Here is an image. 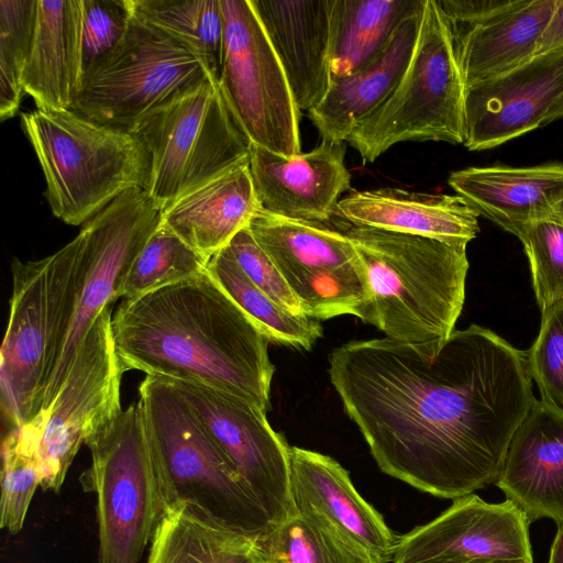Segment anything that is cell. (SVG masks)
<instances>
[{"label":"cell","instance_id":"21","mask_svg":"<svg viewBox=\"0 0 563 563\" xmlns=\"http://www.w3.org/2000/svg\"><path fill=\"white\" fill-rule=\"evenodd\" d=\"M286 74L298 110L328 92L334 0H250Z\"/></svg>","mask_w":563,"mask_h":563},{"label":"cell","instance_id":"37","mask_svg":"<svg viewBox=\"0 0 563 563\" xmlns=\"http://www.w3.org/2000/svg\"><path fill=\"white\" fill-rule=\"evenodd\" d=\"M541 312L539 334L526 351L528 368L541 400L563 412V300Z\"/></svg>","mask_w":563,"mask_h":563},{"label":"cell","instance_id":"39","mask_svg":"<svg viewBox=\"0 0 563 563\" xmlns=\"http://www.w3.org/2000/svg\"><path fill=\"white\" fill-rule=\"evenodd\" d=\"M228 247L249 279L274 302L291 314L306 316L300 301L256 243L249 228L240 231Z\"/></svg>","mask_w":563,"mask_h":563},{"label":"cell","instance_id":"2","mask_svg":"<svg viewBox=\"0 0 563 563\" xmlns=\"http://www.w3.org/2000/svg\"><path fill=\"white\" fill-rule=\"evenodd\" d=\"M111 328L124 372L199 382L267 412L271 340L207 271L123 299Z\"/></svg>","mask_w":563,"mask_h":563},{"label":"cell","instance_id":"41","mask_svg":"<svg viewBox=\"0 0 563 563\" xmlns=\"http://www.w3.org/2000/svg\"><path fill=\"white\" fill-rule=\"evenodd\" d=\"M561 48H563V0H560L538 41L536 56Z\"/></svg>","mask_w":563,"mask_h":563},{"label":"cell","instance_id":"4","mask_svg":"<svg viewBox=\"0 0 563 563\" xmlns=\"http://www.w3.org/2000/svg\"><path fill=\"white\" fill-rule=\"evenodd\" d=\"M10 316L0 351L1 412L9 428L32 422L70 329L81 279L77 235L57 252L11 264Z\"/></svg>","mask_w":563,"mask_h":563},{"label":"cell","instance_id":"20","mask_svg":"<svg viewBox=\"0 0 563 563\" xmlns=\"http://www.w3.org/2000/svg\"><path fill=\"white\" fill-rule=\"evenodd\" d=\"M496 486L529 522L563 525V412L537 400L516 430Z\"/></svg>","mask_w":563,"mask_h":563},{"label":"cell","instance_id":"36","mask_svg":"<svg viewBox=\"0 0 563 563\" xmlns=\"http://www.w3.org/2000/svg\"><path fill=\"white\" fill-rule=\"evenodd\" d=\"M517 238L530 263L532 284L542 310L563 300V223L544 220L523 228Z\"/></svg>","mask_w":563,"mask_h":563},{"label":"cell","instance_id":"1","mask_svg":"<svg viewBox=\"0 0 563 563\" xmlns=\"http://www.w3.org/2000/svg\"><path fill=\"white\" fill-rule=\"evenodd\" d=\"M329 374L378 467L449 499L496 483L536 401L526 351L477 324L430 342L351 341Z\"/></svg>","mask_w":563,"mask_h":563},{"label":"cell","instance_id":"14","mask_svg":"<svg viewBox=\"0 0 563 563\" xmlns=\"http://www.w3.org/2000/svg\"><path fill=\"white\" fill-rule=\"evenodd\" d=\"M112 306L98 314L79 344L55 399L33 420L40 428L41 487L58 494L87 435L121 407L124 369L115 351Z\"/></svg>","mask_w":563,"mask_h":563},{"label":"cell","instance_id":"8","mask_svg":"<svg viewBox=\"0 0 563 563\" xmlns=\"http://www.w3.org/2000/svg\"><path fill=\"white\" fill-rule=\"evenodd\" d=\"M139 396L147 435L176 500L194 501L265 542L275 527L183 395L167 378L146 375Z\"/></svg>","mask_w":563,"mask_h":563},{"label":"cell","instance_id":"38","mask_svg":"<svg viewBox=\"0 0 563 563\" xmlns=\"http://www.w3.org/2000/svg\"><path fill=\"white\" fill-rule=\"evenodd\" d=\"M131 16L129 0H82L84 76L122 41Z\"/></svg>","mask_w":563,"mask_h":563},{"label":"cell","instance_id":"23","mask_svg":"<svg viewBox=\"0 0 563 563\" xmlns=\"http://www.w3.org/2000/svg\"><path fill=\"white\" fill-rule=\"evenodd\" d=\"M336 216L350 225L421 235L465 244L476 238L479 214L459 195L426 194L382 187L353 190Z\"/></svg>","mask_w":563,"mask_h":563},{"label":"cell","instance_id":"6","mask_svg":"<svg viewBox=\"0 0 563 563\" xmlns=\"http://www.w3.org/2000/svg\"><path fill=\"white\" fill-rule=\"evenodd\" d=\"M21 126L44 173L51 210L65 223H86L123 192L145 190L148 156L130 132L51 108L21 113Z\"/></svg>","mask_w":563,"mask_h":563},{"label":"cell","instance_id":"26","mask_svg":"<svg viewBox=\"0 0 563 563\" xmlns=\"http://www.w3.org/2000/svg\"><path fill=\"white\" fill-rule=\"evenodd\" d=\"M82 81V0H37L24 92L36 108L70 109Z\"/></svg>","mask_w":563,"mask_h":563},{"label":"cell","instance_id":"35","mask_svg":"<svg viewBox=\"0 0 563 563\" xmlns=\"http://www.w3.org/2000/svg\"><path fill=\"white\" fill-rule=\"evenodd\" d=\"M37 0H0V118H12L23 98Z\"/></svg>","mask_w":563,"mask_h":563},{"label":"cell","instance_id":"25","mask_svg":"<svg viewBox=\"0 0 563 563\" xmlns=\"http://www.w3.org/2000/svg\"><path fill=\"white\" fill-rule=\"evenodd\" d=\"M560 0H511L485 20L450 25L466 87L484 82L526 64Z\"/></svg>","mask_w":563,"mask_h":563},{"label":"cell","instance_id":"42","mask_svg":"<svg viewBox=\"0 0 563 563\" xmlns=\"http://www.w3.org/2000/svg\"><path fill=\"white\" fill-rule=\"evenodd\" d=\"M549 563H563V525L559 527L552 542Z\"/></svg>","mask_w":563,"mask_h":563},{"label":"cell","instance_id":"22","mask_svg":"<svg viewBox=\"0 0 563 563\" xmlns=\"http://www.w3.org/2000/svg\"><path fill=\"white\" fill-rule=\"evenodd\" d=\"M450 187L475 210L518 235L536 222L556 220L563 205V165L468 167L450 174Z\"/></svg>","mask_w":563,"mask_h":563},{"label":"cell","instance_id":"43","mask_svg":"<svg viewBox=\"0 0 563 563\" xmlns=\"http://www.w3.org/2000/svg\"><path fill=\"white\" fill-rule=\"evenodd\" d=\"M561 118H563V97L550 110L542 126L551 123L552 121L561 119Z\"/></svg>","mask_w":563,"mask_h":563},{"label":"cell","instance_id":"27","mask_svg":"<svg viewBox=\"0 0 563 563\" xmlns=\"http://www.w3.org/2000/svg\"><path fill=\"white\" fill-rule=\"evenodd\" d=\"M260 209L247 163L179 198L162 211V223L209 260L247 228Z\"/></svg>","mask_w":563,"mask_h":563},{"label":"cell","instance_id":"17","mask_svg":"<svg viewBox=\"0 0 563 563\" xmlns=\"http://www.w3.org/2000/svg\"><path fill=\"white\" fill-rule=\"evenodd\" d=\"M563 97V48L465 88L464 146L488 150L542 126Z\"/></svg>","mask_w":563,"mask_h":563},{"label":"cell","instance_id":"34","mask_svg":"<svg viewBox=\"0 0 563 563\" xmlns=\"http://www.w3.org/2000/svg\"><path fill=\"white\" fill-rule=\"evenodd\" d=\"M271 563H369L313 515L296 512L264 542Z\"/></svg>","mask_w":563,"mask_h":563},{"label":"cell","instance_id":"19","mask_svg":"<svg viewBox=\"0 0 563 563\" xmlns=\"http://www.w3.org/2000/svg\"><path fill=\"white\" fill-rule=\"evenodd\" d=\"M345 143L322 140L307 153L286 157L251 143L249 168L261 208L283 218L327 222L351 189Z\"/></svg>","mask_w":563,"mask_h":563},{"label":"cell","instance_id":"31","mask_svg":"<svg viewBox=\"0 0 563 563\" xmlns=\"http://www.w3.org/2000/svg\"><path fill=\"white\" fill-rule=\"evenodd\" d=\"M134 14L162 29L219 78L223 47L220 0H129Z\"/></svg>","mask_w":563,"mask_h":563},{"label":"cell","instance_id":"28","mask_svg":"<svg viewBox=\"0 0 563 563\" xmlns=\"http://www.w3.org/2000/svg\"><path fill=\"white\" fill-rule=\"evenodd\" d=\"M146 563H271L264 542L185 499L172 503L151 541Z\"/></svg>","mask_w":563,"mask_h":563},{"label":"cell","instance_id":"33","mask_svg":"<svg viewBox=\"0 0 563 563\" xmlns=\"http://www.w3.org/2000/svg\"><path fill=\"white\" fill-rule=\"evenodd\" d=\"M208 258L161 223L132 263L120 290L131 299L206 272Z\"/></svg>","mask_w":563,"mask_h":563},{"label":"cell","instance_id":"16","mask_svg":"<svg viewBox=\"0 0 563 563\" xmlns=\"http://www.w3.org/2000/svg\"><path fill=\"white\" fill-rule=\"evenodd\" d=\"M529 520L511 501L453 499L432 521L398 537L393 563L532 562Z\"/></svg>","mask_w":563,"mask_h":563},{"label":"cell","instance_id":"13","mask_svg":"<svg viewBox=\"0 0 563 563\" xmlns=\"http://www.w3.org/2000/svg\"><path fill=\"white\" fill-rule=\"evenodd\" d=\"M162 209L142 188H133L85 223L81 279L75 312L63 351L44 390L41 412L48 409L74 361L75 353L98 314L120 298L135 257L159 225Z\"/></svg>","mask_w":563,"mask_h":563},{"label":"cell","instance_id":"45","mask_svg":"<svg viewBox=\"0 0 563 563\" xmlns=\"http://www.w3.org/2000/svg\"><path fill=\"white\" fill-rule=\"evenodd\" d=\"M556 221H560L561 223H563V205L560 208Z\"/></svg>","mask_w":563,"mask_h":563},{"label":"cell","instance_id":"32","mask_svg":"<svg viewBox=\"0 0 563 563\" xmlns=\"http://www.w3.org/2000/svg\"><path fill=\"white\" fill-rule=\"evenodd\" d=\"M38 442L40 428L34 421L7 429L2 439L0 527L12 534L22 530L41 486Z\"/></svg>","mask_w":563,"mask_h":563},{"label":"cell","instance_id":"3","mask_svg":"<svg viewBox=\"0 0 563 563\" xmlns=\"http://www.w3.org/2000/svg\"><path fill=\"white\" fill-rule=\"evenodd\" d=\"M343 233L368 275L363 322L411 343L446 339L454 331L465 299V244L356 225Z\"/></svg>","mask_w":563,"mask_h":563},{"label":"cell","instance_id":"12","mask_svg":"<svg viewBox=\"0 0 563 563\" xmlns=\"http://www.w3.org/2000/svg\"><path fill=\"white\" fill-rule=\"evenodd\" d=\"M247 228L307 317L362 318L371 300L368 275L356 247L343 232L275 216L262 208Z\"/></svg>","mask_w":563,"mask_h":563},{"label":"cell","instance_id":"10","mask_svg":"<svg viewBox=\"0 0 563 563\" xmlns=\"http://www.w3.org/2000/svg\"><path fill=\"white\" fill-rule=\"evenodd\" d=\"M130 133L147 153L145 191L162 211L206 183L249 163L251 143L216 80L150 113Z\"/></svg>","mask_w":563,"mask_h":563},{"label":"cell","instance_id":"11","mask_svg":"<svg viewBox=\"0 0 563 563\" xmlns=\"http://www.w3.org/2000/svg\"><path fill=\"white\" fill-rule=\"evenodd\" d=\"M223 47L218 85L250 143L301 153L299 110L284 68L250 0H220Z\"/></svg>","mask_w":563,"mask_h":563},{"label":"cell","instance_id":"15","mask_svg":"<svg viewBox=\"0 0 563 563\" xmlns=\"http://www.w3.org/2000/svg\"><path fill=\"white\" fill-rule=\"evenodd\" d=\"M167 378V377H165ZM235 467L277 527L296 514L290 486V448L256 405L194 380L167 378Z\"/></svg>","mask_w":563,"mask_h":563},{"label":"cell","instance_id":"29","mask_svg":"<svg viewBox=\"0 0 563 563\" xmlns=\"http://www.w3.org/2000/svg\"><path fill=\"white\" fill-rule=\"evenodd\" d=\"M424 0H334L330 30V74L350 75L372 60L397 25Z\"/></svg>","mask_w":563,"mask_h":563},{"label":"cell","instance_id":"5","mask_svg":"<svg viewBox=\"0 0 563 563\" xmlns=\"http://www.w3.org/2000/svg\"><path fill=\"white\" fill-rule=\"evenodd\" d=\"M91 464L79 482L96 496V563H139L166 508L176 500L137 401L86 438Z\"/></svg>","mask_w":563,"mask_h":563},{"label":"cell","instance_id":"30","mask_svg":"<svg viewBox=\"0 0 563 563\" xmlns=\"http://www.w3.org/2000/svg\"><path fill=\"white\" fill-rule=\"evenodd\" d=\"M207 273L265 332L271 342L310 351L323 334L319 320L284 310L256 287L224 246L208 260Z\"/></svg>","mask_w":563,"mask_h":563},{"label":"cell","instance_id":"9","mask_svg":"<svg viewBox=\"0 0 563 563\" xmlns=\"http://www.w3.org/2000/svg\"><path fill=\"white\" fill-rule=\"evenodd\" d=\"M212 80L191 51L132 12L124 37L86 73L69 110L130 132L150 113Z\"/></svg>","mask_w":563,"mask_h":563},{"label":"cell","instance_id":"44","mask_svg":"<svg viewBox=\"0 0 563 563\" xmlns=\"http://www.w3.org/2000/svg\"><path fill=\"white\" fill-rule=\"evenodd\" d=\"M470 563H532V562H511V561H479Z\"/></svg>","mask_w":563,"mask_h":563},{"label":"cell","instance_id":"40","mask_svg":"<svg viewBox=\"0 0 563 563\" xmlns=\"http://www.w3.org/2000/svg\"><path fill=\"white\" fill-rule=\"evenodd\" d=\"M450 25L464 26L478 23L499 10L511 0H435Z\"/></svg>","mask_w":563,"mask_h":563},{"label":"cell","instance_id":"7","mask_svg":"<svg viewBox=\"0 0 563 563\" xmlns=\"http://www.w3.org/2000/svg\"><path fill=\"white\" fill-rule=\"evenodd\" d=\"M465 85L452 33L435 0H426L409 63L389 97L361 121L346 142L373 163L395 144H463Z\"/></svg>","mask_w":563,"mask_h":563},{"label":"cell","instance_id":"24","mask_svg":"<svg viewBox=\"0 0 563 563\" xmlns=\"http://www.w3.org/2000/svg\"><path fill=\"white\" fill-rule=\"evenodd\" d=\"M423 5L424 2L397 25L383 49L366 65L331 79L322 101L308 111L322 140L345 142L353 129L394 91L415 48Z\"/></svg>","mask_w":563,"mask_h":563},{"label":"cell","instance_id":"18","mask_svg":"<svg viewBox=\"0 0 563 563\" xmlns=\"http://www.w3.org/2000/svg\"><path fill=\"white\" fill-rule=\"evenodd\" d=\"M290 486L296 512L319 518L369 563L393 561L398 537L361 497L339 462L291 446Z\"/></svg>","mask_w":563,"mask_h":563}]
</instances>
